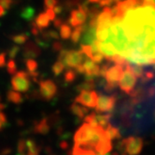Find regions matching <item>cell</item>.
I'll return each mask as SVG.
<instances>
[{
  "label": "cell",
  "mask_w": 155,
  "mask_h": 155,
  "mask_svg": "<svg viewBox=\"0 0 155 155\" xmlns=\"http://www.w3.org/2000/svg\"><path fill=\"white\" fill-rule=\"evenodd\" d=\"M121 22L127 40L122 57L139 66L155 64V7L140 2L123 14Z\"/></svg>",
  "instance_id": "cell-1"
},
{
  "label": "cell",
  "mask_w": 155,
  "mask_h": 155,
  "mask_svg": "<svg viewBox=\"0 0 155 155\" xmlns=\"http://www.w3.org/2000/svg\"><path fill=\"white\" fill-rule=\"evenodd\" d=\"M74 145L104 155L112 149V140L106 137L104 128L84 122L74 134Z\"/></svg>",
  "instance_id": "cell-2"
},
{
  "label": "cell",
  "mask_w": 155,
  "mask_h": 155,
  "mask_svg": "<svg viewBox=\"0 0 155 155\" xmlns=\"http://www.w3.org/2000/svg\"><path fill=\"white\" fill-rule=\"evenodd\" d=\"M144 142L140 137H127L122 140L120 144L122 155H139L142 151Z\"/></svg>",
  "instance_id": "cell-3"
},
{
  "label": "cell",
  "mask_w": 155,
  "mask_h": 155,
  "mask_svg": "<svg viewBox=\"0 0 155 155\" xmlns=\"http://www.w3.org/2000/svg\"><path fill=\"white\" fill-rule=\"evenodd\" d=\"M123 71H124V67L117 64L109 67L104 76L105 84H104V90L107 92H110L117 86L118 82L123 73Z\"/></svg>",
  "instance_id": "cell-4"
},
{
  "label": "cell",
  "mask_w": 155,
  "mask_h": 155,
  "mask_svg": "<svg viewBox=\"0 0 155 155\" xmlns=\"http://www.w3.org/2000/svg\"><path fill=\"white\" fill-rule=\"evenodd\" d=\"M11 83L14 91L22 93L28 91L31 86L30 78L28 76V72L25 71H19L12 75Z\"/></svg>",
  "instance_id": "cell-5"
},
{
  "label": "cell",
  "mask_w": 155,
  "mask_h": 155,
  "mask_svg": "<svg viewBox=\"0 0 155 155\" xmlns=\"http://www.w3.org/2000/svg\"><path fill=\"white\" fill-rule=\"evenodd\" d=\"M137 83V78L134 75V73L128 68V62L124 67V71L122 77L118 82V86L123 92L127 94H131L133 92L134 88Z\"/></svg>",
  "instance_id": "cell-6"
},
{
  "label": "cell",
  "mask_w": 155,
  "mask_h": 155,
  "mask_svg": "<svg viewBox=\"0 0 155 155\" xmlns=\"http://www.w3.org/2000/svg\"><path fill=\"white\" fill-rule=\"evenodd\" d=\"M117 101L116 95H98L97 104L95 106V110L97 113H105L110 112L116 105Z\"/></svg>",
  "instance_id": "cell-7"
},
{
  "label": "cell",
  "mask_w": 155,
  "mask_h": 155,
  "mask_svg": "<svg viewBox=\"0 0 155 155\" xmlns=\"http://www.w3.org/2000/svg\"><path fill=\"white\" fill-rule=\"evenodd\" d=\"M39 93L40 97L46 101L53 99L57 94V86L51 79L41 80L39 82Z\"/></svg>",
  "instance_id": "cell-8"
},
{
  "label": "cell",
  "mask_w": 155,
  "mask_h": 155,
  "mask_svg": "<svg viewBox=\"0 0 155 155\" xmlns=\"http://www.w3.org/2000/svg\"><path fill=\"white\" fill-rule=\"evenodd\" d=\"M75 98V102L86 108H95L98 94L94 90L92 91H81Z\"/></svg>",
  "instance_id": "cell-9"
},
{
  "label": "cell",
  "mask_w": 155,
  "mask_h": 155,
  "mask_svg": "<svg viewBox=\"0 0 155 155\" xmlns=\"http://www.w3.org/2000/svg\"><path fill=\"white\" fill-rule=\"evenodd\" d=\"M84 54L80 51L76 50H67V54L64 57L62 63L65 67L68 68H76L78 66L81 65L84 61Z\"/></svg>",
  "instance_id": "cell-10"
},
{
  "label": "cell",
  "mask_w": 155,
  "mask_h": 155,
  "mask_svg": "<svg viewBox=\"0 0 155 155\" xmlns=\"http://www.w3.org/2000/svg\"><path fill=\"white\" fill-rule=\"evenodd\" d=\"M111 116L110 114H96L91 113L90 115H86L84 117V122H87L92 126H100L103 128H105L110 121Z\"/></svg>",
  "instance_id": "cell-11"
},
{
  "label": "cell",
  "mask_w": 155,
  "mask_h": 155,
  "mask_svg": "<svg viewBox=\"0 0 155 155\" xmlns=\"http://www.w3.org/2000/svg\"><path fill=\"white\" fill-rule=\"evenodd\" d=\"M24 46L22 48V55L25 59H35L37 58L41 53V50L36 43L29 41L24 43Z\"/></svg>",
  "instance_id": "cell-12"
},
{
  "label": "cell",
  "mask_w": 155,
  "mask_h": 155,
  "mask_svg": "<svg viewBox=\"0 0 155 155\" xmlns=\"http://www.w3.org/2000/svg\"><path fill=\"white\" fill-rule=\"evenodd\" d=\"M87 19V14L82 11L81 9L78 10H72L71 12L70 18L68 19V23L70 24L71 27H77L78 25L84 24Z\"/></svg>",
  "instance_id": "cell-13"
},
{
  "label": "cell",
  "mask_w": 155,
  "mask_h": 155,
  "mask_svg": "<svg viewBox=\"0 0 155 155\" xmlns=\"http://www.w3.org/2000/svg\"><path fill=\"white\" fill-rule=\"evenodd\" d=\"M81 45H91L95 42L97 40L96 36V28L89 26L86 24V28L81 35Z\"/></svg>",
  "instance_id": "cell-14"
},
{
  "label": "cell",
  "mask_w": 155,
  "mask_h": 155,
  "mask_svg": "<svg viewBox=\"0 0 155 155\" xmlns=\"http://www.w3.org/2000/svg\"><path fill=\"white\" fill-rule=\"evenodd\" d=\"M70 110L72 112L74 116H76L80 119H83L85 117V116L89 113L88 108L84 107V106L81 105L78 103H74L72 104L71 107H70Z\"/></svg>",
  "instance_id": "cell-15"
},
{
  "label": "cell",
  "mask_w": 155,
  "mask_h": 155,
  "mask_svg": "<svg viewBox=\"0 0 155 155\" xmlns=\"http://www.w3.org/2000/svg\"><path fill=\"white\" fill-rule=\"evenodd\" d=\"M35 22L36 24V26L38 27L41 30L44 29L46 28H48L50 25V21L48 19V16L46 15L45 12H41L40 13L38 16L36 17Z\"/></svg>",
  "instance_id": "cell-16"
},
{
  "label": "cell",
  "mask_w": 155,
  "mask_h": 155,
  "mask_svg": "<svg viewBox=\"0 0 155 155\" xmlns=\"http://www.w3.org/2000/svg\"><path fill=\"white\" fill-rule=\"evenodd\" d=\"M7 100L15 104H21L23 102V97L22 94L14 90H10L7 92Z\"/></svg>",
  "instance_id": "cell-17"
},
{
  "label": "cell",
  "mask_w": 155,
  "mask_h": 155,
  "mask_svg": "<svg viewBox=\"0 0 155 155\" xmlns=\"http://www.w3.org/2000/svg\"><path fill=\"white\" fill-rule=\"evenodd\" d=\"M104 133H105L106 137L110 139V140L121 138V133H120L119 129L117 127L112 126L111 124H109L104 128Z\"/></svg>",
  "instance_id": "cell-18"
},
{
  "label": "cell",
  "mask_w": 155,
  "mask_h": 155,
  "mask_svg": "<svg viewBox=\"0 0 155 155\" xmlns=\"http://www.w3.org/2000/svg\"><path fill=\"white\" fill-rule=\"evenodd\" d=\"M35 133L45 134L49 131V124L47 118H43L35 125Z\"/></svg>",
  "instance_id": "cell-19"
},
{
  "label": "cell",
  "mask_w": 155,
  "mask_h": 155,
  "mask_svg": "<svg viewBox=\"0 0 155 155\" xmlns=\"http://www.w3.org/2000/svg\"><path fill=\"white\" fill-rule=\"evenodd\" d=\"M85 28H86V24H82V25H78L77 27H75L74 30L72 31L71 36H70L72 43H78L79 41V40L81 38V35L84 31Z\"/></svg>",
  "instance_id": "cell-20"
},
{
  "label": "cell",
  "mask_w": 155,
  "mask_h": 155,
  "mask_svg": "<svg viewBox=\"0 0 155 155\" xmlns=\"http://www.w3.org/2000/svg\"><path fill=\"white\" fill-rule=\"evenodd\" d=\"M96 84L93 78H85V80L81 84H79L76 88L77 91H92L94 90Z\"/></svg>",
  "instance_id": "cell-21"
},
{
  "label": "cell",
  "mask_w": 155,
  "mask_h": 155,
  "mask_svg": "<svg viewBox=\"0 0 155 155\" xmlns=\"http://www.w3.org/2000/svg\"><path fill=\"white\" fill-rule=\"evenodd\" d=\"M128 68L130 69V71L133 72L134 75L137 78H141L144 75V70L142 66H139V65H135V64H131L128 63Z\"/></svg>",
  "instance_id": "cell-22"
},
{
  "label": "cell",
  "mask_w": 155,
  "mask_h": 155,
  "mask_svg": "<svg viewBox=\"0 0 155 155\" xmlns=\"http://www.w3.org/2000/svg\"><path fill=\"white\" fill-rule=\"evenodd\" d=\"M72 34V28L69 24L63 23L60 28V36L64 40H67L70 38Z\"/></svg>",
  "instance_id": "cell-23"
},
{
  "label": "cell",
  "mask_w": 155,
  "mask_h": 155,
  "mask_svg": "<svg viewBox=\"0 0 155 155\" xmlns=\"http://www.w3.org/2000/svg\"><path fill=\"white\" fill-rule=\"evenodd\" d=\"M99 72L100 67L96 63L91 69L84 72V78H94L96 77H99Z\"/></svg>",
  "instance_id": "cell-24"
},
{
  "label": "cell",
  "mask_w": 155,
  "mask_h": 155,
  "mask_svg": "<svg viewBox=\"0 0 155 155\" xmlns=\"http://www.w3.org/2000/svg\"><path fill=\"white\" fill-rule=\"evenodd\" d=\"M12 41H14L17 45H23L28 41V35L26 33L18 34L11 36Z\"/></svg>",
  "instance_id": "cell-25"
},
{
  "label": "cell",
  "mask_w": 155,
  "mask_h": 155,
  "mask_svg": "<svg viewBox=\"0 0 155 155\" xmlns=\"http://www.w3.org/2000/svg\"><path fill=\"white\" fill-rule=\"evenodd\" d=\"M77 78V72L72 68H68L64 74V80L67 84L73 83Z\"/></svg>",
  "instance_id": "cell-26"
},
{
  "label": "cell",
  "mask_w": 155,
  "mask_h": 155,
  "mask_svg": "<svg viewBox=\"0 0 155 155\" xmlns=\"http://www.w3.org/2000/svg\"><path fill=\"white\" fill-rule=\"evenodd\" d=\"M35 9L28 6V7H26L24 8L23 10L21 12V17L24 19V20H27V21H31L32 19L35 17Z\"/></svg>",
  "instance_id": "cell-27"
},
{
  "label": "cell",
  "mask_w": 155,
  "mask_h": 155,
  "mask_svg": "<svg viewBox=\"0 0 155 155\" xmlns=\"http://www.w3.org/2000/svg\"><path fill=\"white\" fill-rule=\"evenodd\" d=\"M65 67H66L64 66V64L61 61H57L52 67V72L54 76H60L61 73L64 72Z\"/></svg>",
  "instance_id": "cell-28"
},
{
  "label": "cell",
  "mask_w": 155,
  "mask_h": 155,
  "mask_svg": "<svg viewBox=\"0 0 155 155\" xmlns=\"http://www.w3.org/2000/svg\"><path fill=\"white\" fill-rule=\"evenodd\" d=\"M25 66L28 69V72H35L38 69V63L37 61H35V59H26Z\"/></svg>",
  "instance_id": "cell-29"
},
{
  "label": "cell",
  "mask_w": 155,
  "mask_h": 155,
  "mask_svg": "<svg viewBox=\"0 0 155 155\" xmlns=\"http://www.w3.org/2000/svg\"><path fill=\"white\" fill-rule=\"evenodd\" d=\"M6 68H7V72L9 74L11 75H14L16 72H17V64H16V61H14L13 59H10L8 62H7V65H6Z\"/></svg>",
  "instance_id": "cell-30"
},
{
  "label": "cell",
  "mask_w": 155,
  "mask_h": 155,
  "mask_svg": "<svg viewBox=\"0 0 155 155\" xmlns=\"http://www.w3.org/2000/svg\"><path fill=\"white\" fill-rule=\"evenodd\" d=\"M20 51H21V48H20L18 46H14V47H12L11 49L8 51V55L10 57V59H14V58H16V57L18 55V54L20 53Z\"/></svg>",
  "instance_id": "cell-31"
},
{
  "label": "cell",
  "mask_w": 155,
  "mask_h": 155,
  "mask_svg": "<svg viewBox=\"0 0 155 155\" xmlns=\"http://www.w3.org/2000/svg\"><path fill=\"white\" fill-rule=\"evenodd\" d=\"M14 5V0H0V5L5 10H10Z\"/></svg>",
  "instance_id": "cell-32"
},
{
  "label": "cell",
  "mask_w": 155,
  "mask_h": 155,
  "mask_svg": "<svg viewBox=\"0 0 155 155\" xmlns=\"http://www.w3.org/2000/svg\"><path fill=\"white\" fill-rule=\"evenodd\" d=\"M59 0H44L45 9H53L56 5H58Z\"/></svg>",
  "instance_id": "cell-33"
},
{
  "label": "cell",
  "mask_w": 155,
  "mask_h": 155,
  "mask_svg": "<svg viewBox=\"0 0 155 155\" xmlns=\"http://www.w3.org/2000/svg\"><path fill=\"white\" fill-rule=\"evenodd\" d=\"M7 124V117L3 111H0V131L5 127Z\"/></svg>",
  "instance_id": "cell-34"
},
{
  "label": "cell",
  "mask_w": 155,
  "mask_h": 155,
  "mask_svg": "<svg viewBox=\"0 0 155 155\" xmlns=\"http://www.w3.org/2000/svg\"><path fill=\"white\" fill-rule=\"evenodd\" d=\"M45 13H46V15H47L48 17L49 21H52V22H53V21H54V20L56 18L55 12H54V11L53 9H50V8H48V9H46Z\"/></svg>",
  "instance_id": "cell-35"
},
{
  "label": "cell",
  "mask_w": 155,
  "mask_h": 155,
  "mask_svg": "<svg viewBox=\"0 0 155 155\" xmlns=\"http://www.w3.org/2000/svg\"><path fill=\"white\" fill-rule=\"evenodd\" d=\"M41 29L36 26V24H35V21L31 22V33L32 35H34L35 36H38L39 35L41 34Z\"/></svg>",
  "instance_id": "cell-36"
},
{
  "label": "cell",
  "mask_w": 155,
  "mask_h": 155,
  "mask_svg": "<svg viewBox=\"0 0 155 155\" xmlns=\"http://www.w3.org/2000/svg\"><path fill=\"white\" fill-rule=\"evenodd\" d=\"M113 0H100L98 2L99 7H110L111 5L113 4Z\"/></svg>",
  "instance_id": "cell-37"
},
{
  "label": "cell",
  "mask_w": 155,
  "mask_h": 155,
  "mask_svg": "<svg viewBox=\"0 0 155 155\" xmlns=\"http://www.w3.org/2000/svg\"><path fill=\"white\" fill-rule=\"evenodd\" d=\"M52 48H53V50L55 51V52H60L61 49H63V46H62V43L60 42V41H54L53 45H52Z\"/></svg>",
  "instance_id": "cell-38"
},
{
  "label": "cell",
  "mask_w": 155,
  "mask_h": 155,
  "mask_svg": "<svg viewBox=\"0 0 155 155\" xmlns=\"http://www.w3.org/2000/svg\"><path fill=\"white\" fill-rule=\"evenodd\" d=\"M110 67V65H109V63H107V64H104L103 67H100V72H99V76L102 78H104L105 76V73L107 72V70H108V68Z\"/></svg>",
  "instance_id": "cell-39"
},
{
  "label": "cell",
  "mask_w": 155,
  "mask_h": 155,
  "mask_svg": "<svg viewBox=\"0 0 155 155\" xmlns=\"http://www.w3.org/2000/svg\"><path fill=\"white\" fill-rule=\"evenodd\" d=\"M6 65V53L0 54V67H4Z\"/></svg>",
  "instance_id": "cell-40"
},
{
  "label": "cell",
  "mask_w": 155,
  "mask_h": 155,
  "mask_svg": "<svg viewBox=\"0 0 155 155\" xmlns=\"http://www.w3.org/2000/svg\"><path fill=\"white\" fill-rule=\"evenodd\" d=\"M78 3L77 0H66V2H65V5L67 8H72L73 6L78 5Z\"/></svg>",
  "instance_id": "cell-41"
},
{
  "label": "cell",
  "mask_w": 155,
  "mask_h": 155,
  "mask_svg": "<svg viewBox=\"0 0 155 155\" xmlns=\"http://www.w3.org/2000/svg\"><path fill=\"white\" fill-rule=\"evenodd\" d=\"M53 22H54V26L57 28H61V26L63 24V21L61 18H55Z\"/></svg>",
  "instance_id": "cell-42"
},
{
  "label": "cell",
  "mask_w": 155,
  "mask_h": 155,
  "mask_svg": "<svg viewBox=\"0 0 155 155\" xmlns=\"http://www.w3.org/2000/svg\"><path fill=\"white\" fill-rule=\"evenodd\" d=\"M54 11L55 12L56 15L61 14V13H62V11H63V7H62V5H56L54 7Z\"/></svg>",
  "instance_id": "cell-43"
},
{
  "label": "cell",
  "mask_w": 155,
  "mask_h": 155,
  "mask_svg": "<svg viewBox=\"0 0 155 155\" xmlns=\"http://www.w3.org/2000/svg\"><path fill=\"white\" fill-rule=\"evenodd\" d=\"M140 2L143 3V4L150 5L155 7V0H140Z\"/></svg>",
  "instance_id": "cell-44"
},
{
  "label": "cell",
  "mask_w": 155,
  "mask_h": 155,
  "mask_svg": "<svg viewBox=\"0 0 155 155\" xmlns=\"http://www.w3.org/2000/svg\"><path fill=\"white\" fill-rule=\"evenodd\" d=\"M6 14V10H5L2 6L0 5V17H4Z\"/></svg>",
  "instance_id": "cell-45"
},
{
  "label": "cell",
  "mask_w": 155,
  "mask_h": 155,
  "mask_svg": "<svg viewBox=\"0 0 155 155\" xmlns=\"http://www.w3.org/2000/svg\"><path fill=\"white\" fill-rule=\"evenodd\" d=\"M100 0H89V2L91 3H98Z\"/></svg>",
  "instance_id": "cell-46"
},
{
  "label": "cell",
  "mask_w": 155,
  "mask_h": 155,
  "mask_svg": "<svg viewBox=\"0 0 155 155\" xmlns=\"http://www.w3.org/2000/svg\"><path fill=\"white\" fill-rule=\"evenodd\" d=\"M121 1H122V0H113V2H114V3H116V4L119 3V2H121Z\"/></svg>",
  "instance_id": "cell-47"
},
{
  "label": "cell",
  "mask_w": 155,
  "mask_h": 155,
  "mask_svg": "<svg viewBox=\"0 0 155 155\" xmlns=\"http://www.w3.org/2000/svg\"><path fill=\"white\" fill-rule=\"evenodd\" d=\"M0 101H1V97H0Z\"/></svg>",
  "instance_id": "cell-48"
},
{
  "label": "cell",
  "mask_w": 155,
  "mask_h": 155,
  "mask_svg": "<svg viewBox=\"0 0 155 155\" xmlns=\"http://www.w3.org/2000/svg\"><path fill=\"white\" fill-rule=\"evenodd\" d=\"M139 1H140V0H139Z\"/></svg>",
  "instance_id": "cell-49"
}]
</instances>
